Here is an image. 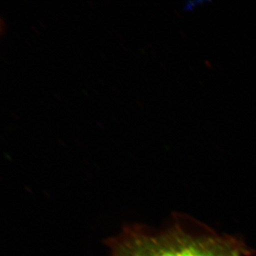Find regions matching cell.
<instances>
[{
	"label": "cell",
	"mask_w": 256,
	"mask_h": 256,
	"mask_svg": "<svg viewBox=\"0 0 256 256\" xmlns=\"http://www.w3.org/2000/svg\"><path fill=\"white\" fill-rule=\"evenodd\" d=\"M226 246L212 238H194L174 233L160 236H138L120 247L116 256H236Z\"/></svg>",
	"instance_id": "obj_1"
},
{
	"label": "cell",
	"mask_w": 256,
	"mask_h": 256,
	"mask_svg": "<svg viewBox=\"0 0 256 256\" xmlns=\"http://www.w3.org/2000/svg\"><path fill=\"white\" fill-rule=\"evenodd\" d=\"M236 256H238V255H237Z\"/></svg>",
	"instance_id": "obj_2"
}]
</instances>
